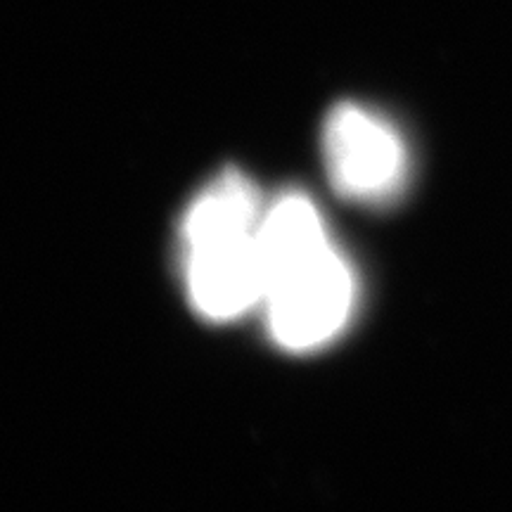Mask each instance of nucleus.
<instances>
[{"mask_svg":"<svg viewBox=\"0 0 512 512\" xmlns=\"http://www.w3.org/2000/svg\"><path fill=\"white\" fill-rule=\"evenodd\" d=\"M261 275V304L280 347L318 349L347 325L356 299L354 273L302 192H287L264 211Z\"/></svg>","mask_w":512,"mask_h":512,"instance_id":"1","label":"nucleus"},{"mask_svg":"<svg viewBox=\"0 0 512 512\" xmlns=\"http://www.w3.org/2000/svg\"><path fill=\"white\" fill-rule=\"evenodd\" d=\"M261 219L259 192L235 169L190 204L181 228L185 283L200 316L226 323L261 304Z\"/></svg>","mask_w":512,"mask_h":512,"instance_id":"2","label":"nucleus"},{"mask_svg":"<svg viewBox=\"0 0 512 512\" xmlns=\"http://www.w3.org/2000/svg\"><path fill=\"white\" fill-rule=\"evenodd\" d=\"M325 164L339 195L358 202H384L403 188L408 152L399 131L380 114L339 102L323 133Z\"/></svg>","mask_w":512,"mask_h":512,"instance_id":"3","label":"nucleus"}]
</instances>
